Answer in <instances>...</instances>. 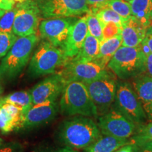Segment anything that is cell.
Segmentation results:
<instances>
[{
  "instance_id": "1",
  "label": "cell",
  "mask_w": 152,
  "mask_h": 152,
  "mask_svg": "<svg viewBox=\"0 0 152 152\" xmlns=\"http://www.w3.org/2000/svg\"><path fill=\"white\" fill-rule=\"evenodd\" d=\"M101 131L92 118L76 116L61 123L57 137L61 143L73 149H85L101 137Z\"/></svg>"
},
{
  "instance_id": "2",
  "label": "cell",
  "mask_w": 152,
  "mask_h": 152,
  "mask_svg": "<svg viewBox=\"0 0 152 152\" xmlns=\"http://www.w3.org/2000/svg\"><path fill=\"white\" fill-rule=\"evenodd\" d=\"M59 112L66 116H82L97 119L98 112L83 83L73 81L64 87L61 96Z\"/></svg>"
},
{
  "instance_id": "3",
  "label": "cell",
  "mask_w": 152,
  "mask_h": 152,
  "mask_svg": "<svg viewBox=\"0 0 152 152\" xmlns=\"http://www.w3.org/2000/svg\"><path fill=\"white\" fill-rule=\"evenodd\" d=\"M36 34L17 38L0 63V80L11 82L18 77L30 61L33 49L37 44Z\"/></svg>"
},
{
  "instance_id": "4",
  "label": "cell",
  "mask_w": 152,
  "mask_h": 152,
  "mask_svg": "<svg viewBox=\"0 0 152 152\" xmlns=\"http://www.w3.org/2000/svg\"><path fill=\"white\" fill-rule=\"evenodd\" d=\"M145 62L146 54L141 45L136 47L121 46L107 66L120 80H127L145 73Z\"/></svg>"
},
{
  "instance_id": "5",
  "label": "cell",
  "mask_w": 152,
  "mask_h": 152,
  "mask_svg": "<svg viewBox=\"0 0 152 152\" xmlns=\"http://www.w3.org/2000/svg\"><path fill=\"white\" fill-rule=\"evenodd\" d=\"M68 58L61 49L44 40L38 45L29 61L28 75L32 77L56 73V70L62 68Z\"/></svg>"
},
{
  "instance_id": "6",
  "label": "cell",
  "mask_w": 152,
  "mask_h": 152,
  "mask_svg": "<svg viewBox=\"0 0 152 152\" xmlns=\"http://www.w3.org/2000/svg\"><path fill=\"white\" fill-rule=\"evenodd\" d=\"M114 105L127 118L140 127L149 123L147 114L135 91L128 82L118 80Z\"/></svg>"
},
{
  "instance_id": "7",
  "label": "cell",
  "mask_w": 152,
  "mask_h": 152,
  "mask_svg": "<svg viewBox=\"0 0 152 152\" xmlns=\"http://www.w3.org/2000/svg\"><path fill=\"white\" fill-rule=\"evenodd\" d=\"M117 83L116 75L111 70L103 77L83 83L96 106L99 116L106 113L113 104Z\"/></svg>"
},
{
  "instance_id": "8",
  "label": "cell",
  "mask_w": 152,
  "mask_h": 152,
  "mask_svg": "<svg viewBox=\"0 0 152 152\" xmlns=\"http://www.w3.org/2000/svg\"><path fill=\"white\" fill-rule=\"evenodd\" d=\"M109 71L108 67L96 60L75 61L70 58L58 73L67 84L73 81L82 83L92 81L103 77Z\"/></svg>"
},
{
  "instance_id": "9",
  "label": "cell",
  "mask_w": 152,
  "mask_h": 152,
  "mask_svg": "<svg viewBox=\"0 0 152 152\" xmlns=\"http://www.w3.org/2000/svg\"><path fill=\"white\" fill-rule=\"evenodd\" d=\"M97 125L103 135L121 138H130L138 127L121 112L114 104L104 115L98 117Z\"/></svg>"
},
{
  "instance_id": "10",
  "label": "cell",
  "mask_w": 152,
  "mask_h": 152,
  "mask_svg": "<svg viewBox=\"0 0 152 152\" xmlns=\"http://www.w3.org/2000/svg\"><path fill=\"white\" fill-rule=\"evenodd\" d=\"M45 18L75 17L87 14V0H33Z\"/></svg>"
},
{
  "instance_id": "11",
  "label": "cell",
  "mask_w": 152,
  "mask_h": 152,
  "mask_svg": "<svg viewBox=\"0 0 152 152\" xmlns=\"http://www.w3.org/2000/svg\"><path fill=\"white\" fill-rule=\"evenodd\" d=\"M12 33L18 37H26L37 33L40 12L33 0H23L16 3Z\"/></svg>"
},
{
  "instance_id": "12",
  "label": "cell",
  "mask_w": 152,
  "mask_h": 152,
  "mask_svg": "<svg viewBox=\"0 0 152 152\" xmlns=\"http://www.w3.org/2000/svg\"><path fill=\"white\" fill-rule=\"evenodd\" d=\"M77 20L75 17L46 18L39 24V33L42 39L61 49Z\"/></svg>"
},
{
  "instance_id": "13",
  "label": "cell",
  "mask_w": 152,
  "mask_h": 152,
  "mask_svg": "<svg viewBox=\"0 0 152 152\" xmlns=\"http://www.w3.org/2000/svg\"><path fill=\"white\" fill-rule=\"evenodd\" d=\"M66 83L58 73L51 74L35 85L30 91L33 104L56 101L61 95Z\"/></svg>"
},
{
  "instance_id": "14",
  "label": "cell",
  "mask_w": 152,
  "mask_h": 152,
  "mask_svg": "<svg viewBox=\"0 0 152 152\" xmlns=\"http://www.w3.org/2000/svg\"><path fill=\"white\" fill-rule=\"evenodd\" d=\"M58 112L59 106L56 101L33 104L24 114L22 128L32 129L47 124L56 116Z\"/></svg>"
},
{
  "instance_id": "15",
  "label": "cell",
  "mask_w": 152,
  "mask_h": 152,
  "mask_svg": "<svg viewBox=\"0 0 152 152\" xmlns=\"http://www.w3.org/2000/svg\"><path fill=\"white\" fill-rule=\"evenodd\" d=\"M88 33L86 17L77 19L72 26L67 39L61 47L65 56L68 59L73 58L80 50Z\"/></svg>"
},
{
  "instance_id": "16",
  "label": "cell",
  "mask_w": 152,
  "mask_h": 152,
  "mask_svg": "<svg viewBox=\"0 0 152 152\" xmlns=\"http://www.w3.org/2000/svg\"><path fill=\"white\" fill-rule=\"evenodd\" d=\"M148 28L137 18L131 16L122 26V46L136 47L141 45Z\"/></svg>"
},
{
  "instance_id": "17",
  "label": "cell",
  "mask_w": 152,
  "mask_h": 152,
  "mask_svg": "<svg viewBox=\"0 0 152 152\" xmlns=\"http://www.w3.org/2000/svg\"><path fill=\"white\" fill-rule=\"evenodd\" d=\"M131 144L130 138L113 136H101L94 143L84 149V152H114L126 144Z\"/></svg>"
},
{
  "instance_id": "18",
  "label": "cell",
  "mask_w": 152,
  "mask_h": 152,
  "mask_svg": "<svg viewBox=\"0 0 152 152\" xmlns=\"http://www.w3.org/2000/svg\"><path fill=\"white\" fill-rule=\"evenodd\" d=\"M132 86L143 106L152 103V77L146 73L132 78Z\"/></svg>"
},
{
  "instance_id": "19",
  "label": "cell",
  "mask_w": 152,
  "mask_h": 152,
  "mask_svg": "<svg viewBox=\"0 0 152 152\" xmlns=\"http://www.w3.org/2000/svg\"><path fill=\"white\" fill-rule=\"evenodd\" d=\"M122 46V36L118 35L117 37L110 38L107 39H103L100 42L99 52L96 58L97 61L101 64L108 67V64L115 52Z\"/></svg>"
},
{
  "instance_id": "20",
  "label": "cell",
  "mask_w": 152,
  "mask_h": 152,
  "mask_svg": "<svg viewBox=\"0 0 152 152\" xmlns=\"http://www.w3.org/2000/svg\"><path fill=\"white\" fill-rule=\"evenodd\" d=\"M132 16L147 28L152 26V0H131Z\"/></svg>"
},
{
  "instance_id": "21",
  "label": "cell",
  "mask_w": 152,
  "mask_h": 152,
  "mask_svg": "<svg viewBox=\"0 0 152 152\" xmlns=\"http://www.w3.org/2000/svg\"><path fill=\"white\" fill-rule=\"evenodd\" d=\"M100 42L98 39L87 33L83 46L77 54L71 59L75 61H94L99 52Z\"/></svg>"
},
{
  "instance_id": "22",
  "label": "cell",
  "mask_w": 152,
  "mask_h": 152,
  "mask_svg": "<svg viewBox=\"0 0 152 152\" xmlns=\"http://www.w3.org/2000/svg\"><path fill=\"white\" fill-rule=\"evenodd\" d=\"M4 104H10L16 106L23 112L26 111L33 105L31 94L30 92L26 91H19L11 93L0 99V105Z\"/></svg>"
},
{
  "instance_id": "23",
  "label": "cell",
  "mask_w": 152,
  "mask_h": 152,
  "mask_svg": "<svg viewBox=\"0 0 152 152\" xmlns=\"http://www.w3.org/2000/svg\"><path fill=\"white\" fill-rule=\"evenodd\" d=\"M90 10L96 14V16L99 19L100 22L102 23V26L107 23H115L123 26V23L125 21V19H123L115 11L110 9L109 7H106V6H104V7L98 9H90Z\"/></svg>"
},
{
  "instance_id": "24",
  "label": "cell",
  "mask_w": 152,
  "mask_h": 152,
  "mask_svg": "<svg viewBox=\"0 0 152 152\" xmlns=\"http://www.w3.org/2000/svg\"><path fill=\"white\" fill-rule=\"evenodd\" d=\"M88 33L102 42L103 39V26L96 14L91 10L85 15Z\"/></svg>"
},
{
  "instance_id": "25",
  "label": "cell",
  "mask_w": 152,
  "mask_h": 152,
  "mask_svg": "<svg viewBox=\"0 0 152 152\" xmlns=\"http://www.w3.org/2000/svg\"><path fill=\"white\" fill-rule=\"evenodd\" d=\"M104 6L113 9L125 20H127L132 16L130 1L125 0H109Z\"/></svg>"
},
{
  "instance_id": "26",
  "label": "cell",
  "mask_w": 152,
  "mask_h": 152,
  "mask_svg": "<svg viewBox=\"0 0 152 152\" xmlns=\"http://www.w3.org/2000/svg\"><path fill=\"white\" fill-rule=\"evenodd\" d=\"M17 38L13 33L0 31V59L5 56Z\"/></svg>"
},
{
  "instance_id": "27",
  "label": "cell",
  "mask_w": 152,
  "mask_h": 152,
  "mask_svg": "<svg viewBox=\"0 0 152 152\" xmlns=\"http://www.w3.org/2000/svg\"><path fill=\"white\" fill-rule=\"evenodd\" d=\"M131 144L152 140V122L139 127L135 134L130 137Z\"/></svg>"
},
{
  "instance_id": "28",
  "label": "cell",
  "mask_w": 152,
  "mask_h": 152,
  "mask_svg": "<svg viewBox=\"0 0 152 152\" xmlns=\"http://www.w3.org/2000/svg\"><path fill=\"white\" fill-rule=\"evenodd\" d=\"M16 13L17 8L16 4L11 10L6 11L5 14L0 18V31L12 33L13 26H14Z\"/></svg>"
},
{
  "instance_id": "29",
  "label": "cell",
  "mask_w": 152,
  "mask_h": 152,
  "mask_svg": "<svg viewBox=\"0 0 152 152\" xmlns=\"http://www.w3.org/2000/svg\"><path fill=\"white\" fill-rule=\"evenodd\" d=\"M122 33V26L115 23H107L103 26V39L121 35ZM102 39V40H103Z\"/></svg>"
},
{
  "instance_id": "30",
  "label": "cell",
  "mask_w": 152,
  "mask_h": 152,
  "mask_svg": "<svg viewBox=\"0 0 152 152\" xmlns=\"http://www.w3.org/2000/svg\"><path fill=\"white\" fill-rule=\"evenodd\" d=\"M15 130V128L4 110L0 106V130L4 134H7Z\"/></svg>"
},
{
  "instance_id": "31",
  "label": "cell",
  "mask_w": 152,
  "mask_h": 152,
  "mask_svg": "<svg viewBox=\"0 0 152 152\" xmlns=\"http://www.w3.org/2000/svg\"><path fill=\"white\" fill-rule=\"evenodd\" d=\"M24 147L18 142H1L0 152H23Z\"/></svg>"
},
{
  "instance_id": "32",
  "label": "cell",
  "mask_w": 152,
  "mask_h": 152,
  "mask_svg": "<svg viewBox=\"0 0 152 152\" xmlns=\"http://www.w3.org/2000/svg\"><path fill=\"white\" fill-rule=\"evenodd\" d=\"M132 144L134 146V152H152V140Z\"/></svg>"
},
{
  "instance_id": "33",
  "label": "cell",
  "mask_w": 152,
  "mask_h": 152,
  "mask_svg": "<svg viewBox=\"0 0 152 152\" xmlns=\"http://www.w3.org/2000/svg\"><path fill=\"white\" fill-rule=\"evenodd\" d=\"M109 0H87L89 9H95L102 7Z\"/></svg>"
},
{
  "instance_id": "34",
  "label": "cell",
  "mask_w": 152,
  "mask_h": 152,
  "mask_svg": "<svg viewBox=\"0 0 152 152\" xmlns=\"http://www.w3.org/2000/svg\"><path fill=\"white\" fill-rule=\"evenodd\" d=\"M145 67V73L152 77V52H151L146 54Z\"/></svg>"
},
{
  "instance_id": "35",
  "label": "cell",
  "mask_w": 152,
  "mask_h": 152,
  "mask_svg": "<svg viewBox=\"0 0 152 152\" xmlns=\"http://www.w3.org/2000/svg\"><path fill=\"white\" fill-rule=\"evenodd\" d=\"M142 42L147 45L150 52H152V26L148 28V29L147 30V33H146L145 37H144V40Z\"/></svg>"
},
{
  "instance_id": "36",
  "label": "cell",
  "mask_w": 152,
  "mask_h": 152,
  "mask_svg": "<svg viewBox=\"0 0 152 152\" xmlns=\"http://www.w3.org/2000/svg\"><path fill=\"white\" fill-rule=\"evenodd\" d=\"M16 3L10 0H0V9L5 11L11 10L14 8Z\"/></svg>"
},
{
  "instance_id": "37",
  "label": "cell",
  "mask_w": 152,
  "mask_h": 152,
  "mask_svg": "<svg viewBox=\"0 0 152 152\" xmlns=\"http://www.w3.org/2000/svg\"><path fill=\"white\" fill-rule=\"evenodd\" d=\"M114 152H134V146L132 144H128L123 146Z\"/></svg>"
},
{
  "instance_id": "38",
  "label": "cell",
  "mask_w": 152,
  "mask_h": 152,
  "mask_svg": "<svg viewBox=\"0 0 152 152\" xmlns=\"http://www.w3.org/2000/svg\"><path fill=\"white\" fill-rule=\"evenodd\" d=\"M144 110L147 114L149 122H152V103L145 106L144 108Z\"/></svg>"
},
{
  "instance_id": "39",
  "label": "cell",
  "mask_w": 152,
  "mask_h": 152,
  "mask_svg": "<svg viewBox=\"0 0 152 152\" xmlns=\"http://www.w3.org/2000/svg\"><path fill=\"white\" fill-rule=\"evenodd\" d=\"M49 152H78V151H76L75 149H71V148L66 147L64 148H61V149L54 150V151H49Z\"/></svg>"
},
{
  "instance_id": "40",
  "label": "cell",
  "mask_w": 152,
  "mask_h": 152,
  "mask_svg": "<svg viewBox=\"0 0 152 152\" xmlns=\"http://www.w3.org/2000/svg\"><path fill=\"white\" fill-rule=\"evenodd\" d=\"M6 11H5V10H3V9H0V18H1V17L4 14H5V12H6Z\"/></svg>"
},
{
  "instance_id": "41",
  "label": "cell",
  "mask_w": 152,
  "mask_h": 152,
  "mask_svg": "<svg viewBox=\"0 0 152 152\" xmlns=\"http://www.w3.org/2000/svg\"><path fill=\"white\" fill-rule=\"evenodd\" d=\"M3 93V90L2 88H1V85H0V99H1V94H2Z\"/></svg>"
},
{
  "instance_id": "42",
  "label": "cell",
  "mask_w": 152,
  "mask_h": 152,
  "mask_svg": "<svg viewBox=\"0 0 152 152\" xmlns=\"http://www.w3.org/2000/svg\"><path fill=\"white\" fill-rule=\"evenodd\" d=\"M10 1H14L15 3H18V2H20V1H23V0H10Z\"/></svg>"
},
{
  "instance_id": "43",
  "label": "cell",
  "mask_w": 152,
  "mask_h": 152,
  "mask_svg": "<svg viewBox=\"0 0 152 152\" xmlns=\"http://www.w3.org/2000/svg\"><path fill=\"white\" fill-rule=\"evenodd\" d=\"M125 1H130L131 0H125Z\"/></svg>"
},
{
  "instance_id": "44",
  "label": "cell",
  "mask_w": 152,
  "mask_h": 152,
  "mask_svg": "<svg viewBox=\"0 0 152 152\" xmlns=\"http://www.w3.org/2000/svg\"><path fill=\"white\" fill-rule=\"evenodd\" d=\"M1 139H0V143H1Z\"/></svg>"
}]
</instances>
